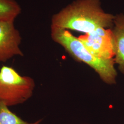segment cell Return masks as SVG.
I'll return each instance as SVG.
<instances>
[{"label": "cell", "mask_w": 124, "mask_h": 124, "mask_svg": "<svg viewBox=\"0 0 124 124\" xmlns=\"http://www.w3.org/2000/svg\"><path fill=\"white\" fill-rule=\"evenodd\" d=\"M114 25L112 31L115 50L114 60L120 72L124 75V14L115 16Z\"/></svg>", "instance_id": "obj_6"}, {"label": "cell", "mask_w": 124, "mask_h": 124, "mask_svg": "<svg viewBox=\"0 0 124 124\" xmlns=\"http://www.w3.org/2000/svg\"><path fill=\"white\" fill-rule=\"evenodd\" d=\"M51 37L72 57L93 69L103 82L109 85L116 83L117 73L114 59L106 60L96 57L89 51L78 38L67 30L51 26Z\"/></svg>", "instance_id": "obj_2"}, {"label": "cell", "mask_w": 124, "mask_h": 124, "mask_svg": "<svg viewBox=\"0 0 124 124\" xmlns=\"http://www.w3.org/2000/svg\"><path fill=\"white\" fill-rule=\"evenodd\" d=\"M115 16L102 9L99 0H77L52 18L51 26L85 34L114 25Z\"/></svg>", "instance_id": "obj_1"}, {"label": "cell", "mask_w": 124, "mask_h": 124, "mask_svg": "<svg viewBox=\"0 0 124 124\" xmlns=\"http://www.w3.org/2000/svg\"><path fill=\"white\" fill-rule=\"evenodd\" d=\"M78 39L96 57L106 60L114 59L115 50L112 30L98 28L80 36Z\"/></svg>", "instance_id": "obj_4"}, {"label": "cell", "mask_w": 124, "mask_h": 124, "mask_svg": "<svg viewBox=\"0 0 124 124\" xmlns=\"http://www.w3.org/2000/svg\"><path fill=\"white\" fill-rule=\"evenodd\" d=\"M35 86L31 77L3 65L0 69V104L10 107L24 103L32 96Z\"/></svg>", "instance_id": "obj_3"}, {"label": "cell", "mask_w": 124, "mask_h": 124, "mask_svg": "<svg viewBox=\"0 0 124 124\" xmlns=\"http://www.w3.org/2000/svg\"><path fill=\"white\" fill-rule=\"evenodd\" d=\"M21 41L14 21H0V62H7L15 56H23L20 47Z\"/></svg>", "instance_id": "obj_5"}, {"label": "cell", "mask_w": 124, "mask_h": 124, "mask_svg": "<svg viewBox=\"0 0 124 124\" xmlns=\"http://www.w3.org/2000/svg\"><path fill=\"white\" fill-rule=\"evenodd\" d=\"M42 119L34 122H28L23 120L9 109V107L0 104V124H40Z\"/></svg>", "instance_id": "obj_8"}, {"label": "cell", "mask_w": 124, "mask_h": 124, "mask_svg": "<svg viewBox=\"0 0 124 124\" xmlns=\"http://www.w3.org/2000/svg\"><path fill=\"white\" fill-rule=\"evenodd\" d=\"M21 12V7L16 0H0V21H14Z\"/></svg>", "instance_id": "obj_7"}, {"label": "cell", "mask_w": 124, "mask_h": 124, "mask_svg": "<svg viewBox=\"0 0 124 124\" xmlns=\"http://www.w3.org/2000/svg\"></svg>", "instance_id": "obj_9"}]
</instances>
